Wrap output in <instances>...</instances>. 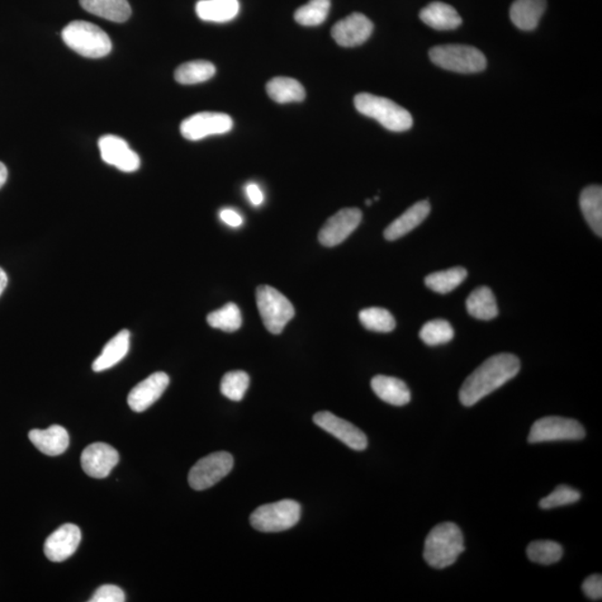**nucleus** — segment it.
<instances>
[{
    "instance_id": "nucleus-1",
    "label": "nucleus",
    "mask_w": 602,
    "mask_h": 602,
    "mask_svg": "<svg viewBox=\"0 0 602 602\" xmlns=\"http://www.w3.org/2000/svg\"><path fill=\"white\" fill-rule=\"evenodd\" d=\"M520 360L512 354H497L486 359L463 383L459 401L464 406L476 405L491 393L518 375Z\"/></svg>"
},
{
    "instance_id": "nucleus-2",
    "label": "nucleus",
    "mask_w": 602,
    "mask_h": 602,
    "mask_svg": "<svg viewBox=\"0 0 602 602\" xmlns=\"http://www.w3.org/2000/svg\"><path fill=\"white\" fill-rule=\"evenodd\" d=\"M464 550L461 529L452 523H440L425 540L424 559L434 569H445L452 566Z\"/></svg>"
},
{
    "instance_id": "nucleus-3",
    "label": "nucleus",
    "mask_w": 602,
    "mask_h": 602,
    "mask_svg": "<svg viewBox=\"0 0 602 602\" xmlns=\"http://www.w3.org/2000/svg\"><path fill=\"white\" fill-rule=\"evenodd\" d=\"M355 107L363 116L374 118L388 131L405 132L413 126V117L392 99L369 93H359L354 98Z\"/></svg>"
},
{
    "instance_id": "nucleus-4",
    "label": "nucleus",
    "mask_w": 602,
    "mask_h": 602,
    "mask_svg": "<svg viewBox=\"0 0 602 602\" xmlns=\"http://www.w3.org/2000/svg\"><path fill=\"white\" fill-rule=\"evenodd\" d=\"M61 38L69 49L88 59H101L112 51L111 38L92 23H69L61 32Z\"/></svg>"
},
{
    "instance_id": "nucleus-5",
    "label": "nucleus",
    "mask_w": 602,
    "mask_h": 602,
    "mask_svg": "<svg viewBox=\"0 0 602 602\" xmlns=\"http://www.w3.org/2000/svg\"><path fill=\"white\" fill-rule=\"evenodd\" d=\"M430 59L439 68L451 72L478 73L486 68L485 54L468 45H442L430 51Z\"/></svg>"
},
{
    "instance_id": "nucleus-6",
    "label": "nucleus",
    "mask_w": 602,
    "mask_h": 602,
    "mask_svg": "<svg viewBox=\"0 0 602 602\" xmlns=\"http://www.w3.org/2000/svg\"><path fill=\"white\" fill-rule=\"evenodd\" d=\"M301 515V505L293 500H282L259 506L250 516V523L260 533H282L295 527Z\"/></svg>"
},
{
    "instance_id": "nucleus-7",
    "label": "nucleus",
    "mask_w": 602,
    "mask_h": 602,
    "mask_svg": "<svg viewBox=\"0 0 602 602\" xmlns=\"http://www.w3.org/2000/svg\"><path fill=\"white\" fill-rule=\"evenodd\" d=\"M264 325L270 333L279 335L295 316V308L277 289L263 284L255 292Z\"/></svg>"
},
{
    "instance_id": "nucleus-8",
    "label": "nucleus",
    "mask_w": 602,
    "mask_h": 602,
    "mask_svg": "<svg viewBox=\"0 0 602 602\" xmlns=\"http://www.w3.org/2000/svg\"><path fill=\"white\" fill-rule=\"evenodd\" d=\"M586 431L579 421L560 416L542 417L530 430L528 442L531 444L556 442V440H579Z\"/></svg>"
},
{
    "instance_id": "nucleus-9",
    "label": "nucleus",
    "mask_w": 602,
    "mask_h": 602,
    "mask_svg": "<svg viewBox=\"0 0 602 602\" xmlns=\"http://www.w3.org/2000/svg\"><path fill=\"white\" fill-rule=\"evenodd\" d=\"M234 458L227 452L208 455L194 464L189 473V485L196 491H203L216 486L234 468Z\"/></svg>"
},
{
    "instance_id": "nucleus-10",
    "label": "nucleus",
    "mask_w": 602,
    "mask_h": 602,
    "mask_svg": "<svg viewBox=\"0 0 602 602\" xmlns=\"http://www.w3.org/2000/svg\"><path fill=\"white\" fill-rule=\"evenodd\" d=\"M234 126L232 118L225 113L201 112L186 118L181 123V134L184 139L199 141L207 136L226 134Z\"/></svg>"
},
{
    "instance_id": "nucleus-11",
    "label": "nucleus",
    "mask_w": 602,
    "mask_h": 602,
    "mask_svg": "<svg viewBox=\"0 0 602 602\" xmlns=\"http://www.w3.org/2000/svg\"><path fill=\"white\" fill-rule=\"evenodd\" d=\"M362 219L363 213L359 208H343L329 218L321 227L319 235L320 243L329 248L344 243L357 229Z\"/></svg>"
},
{
    "instance_id": "nucleus-12",
    "label": "nucleus",
    "mask_w": 602,
    "mask_h": 602,
    "mask_svg": "<svg viewBox=\"0 0 602 602\" xmlns=\"http://www.w3.org/2000/svg\"><path fill=\"white\" fill-rule=\"evenodd\" d=\"M314 421L317 426L338 439L346 447L355 451H364L367 448V436L357 426L330 412H320L315 414Z\"/></svg>"
},
{
    "instance_id": "nucleus-13",
    "label": "nucleus",
    "mask_w": 602,
    "mask_h": 602,
    "mask_svg": "<svg viewBox=\"0 0 602 602\" xmlns=\"http://www.w3.org/2000/svg\"><path fill=\"white\" fill-rule=\"evenodd\" d=\"M98 149L104 162L113 165L122 172L131 173L140 169V156L122 137L104 135L98 141Z\"/></svg>"
},
{
    "instance_id": "nucleus-14",
    "label": "nucleus",
    "mask_w": 602,
    "mask_h": 602,
    "mask_svg": "<svg viewBox=\"0 0 602 602\" xmlns=\"http://www.w3.org/2000/svg\"><path fill=\"white\" fill-rule=\"evenodd\" d=\"M374 25L368 17L354 13L338 23L331 30V36L339 46L355 47L364 44L371 37Z\"/></svg>"
},
{
    "instance_id": "nucleus-15",
    "label": "nucleus",
    "mask_w": 602,
    "mask_h": 602,
    "mask_svg": "<svg viewBox=\"0 0 602 602\" xmlns=\"http://www.w3.org/2000/svg\"><path fill=\"white\" fill-rule=\"evenodd\" d=\"M120 461V455L116 449L106 443L88 445L82 453L80 463L83 471L94 478H106Z\"/></svg>"
},
{
    "instance_id": "nucleus-16",
    "label": "nucleus",
    "mask_w": 602,
    "mask_h": 602,
    "mask_svg": "<svg viewBox=\"0 0 602 602\" xmlns=\"http://www.w3.org/2000/svg\"><path fill=\"white\" fill-rule=\"evenodd\" d=\"M80 540H82V533L78 525L72 523L61 525L46 539L45 556L53 562L68 560L78 550Z\"/></svg>"
},
{
    "instance_id": "nucleus-17",
    "label": "nucleus",
    "mask_w": 602,
    "mask_h": 602,
    "mask_svg": "<svg viewBox=\"0 0 602 602\" xmlns=\"http://www.w3.org/2000/svg\"><path fill=\"white\" fill-rule=\"evenodd\" d=\"M169 383L170 378L167 374L163 372L152 374L133 388L127 396V404L137 413L150 409L163 395Z\"/></svg>"
},
{
    "instance_id": "nucleus-18",
    "label": "nucleus",
    "mask_w": 602,
    "mask_h": 602,
    "mask_svg": "<svg viewBox=\"0 0 602 602\" xmlns=\"http://www.w3.org/2000/svg\"><path fill=\"white\" fill-rule=\"evenodd\" d=\"M430 212L431 205L428 200L416 202L386 227L384 236L388 241L402 238L419 227L429 217Z\"/></svg>"
},
{
    "instance_id": "nucleus-19",
    "label": "nucleus",
    "mask_w": 602,
    "mask_h": 602,
    "mask_svg": "<svg viewBox=\"0 0 602 602\" xmlns=\"http://www.w3.org/2000/svg\"><path fill=\"white\" fill-rule=\"evenodd\" d=\"M28 438L35 445L38 451L57 457L69 449V436L63 426L53 425L47 430H32Z\"/></svg>"
},
{
    "instance_id": "nucleus-20",
    "label": "nucleus",
    "mask_w": 602,
    "mask_h": 602,
    "mask_svg": "<svg viewBox=\"0 0 602 602\" xmlns=\"http://www.w3.org/2000/svg\"><path fill=\"white\" fill-rule=\"evenodd\" d=\"M421 21L436 31H453L462 25V18L451 5L431 3L420 13Z\"/></svg>"
},
{
    "instance_id": "nucleus-21",
    "label": "nucleus",
    "mask_w": 602,
    "mask_h": 602,
    "mask_svg": "<svg viewBox=\"0 0 602 602\" xmlns=\"http://www.w3.org/2000/svg\"><path fill=\"white\" fill-rule=\"evenodd\" d=\"M546 8L547 0H515L510 8V18L521 31H533Z\"/></svg>"
},
{
    "instance_id": "nucleus-22",
    "label": "nucleus",
    "mask_w": 602,
    "mask_h": 602,
    "mask_svg": "<svg viewBox=\"0 0 602 602\" xmlns=\"http://www.w3.org/2000/svg\"><path fill=\"white\" fill-rule=\"evenodd\" d=\"M372 388L382 401L391 405L404 406L411 401L410 388L396 377L377 375L372 379Z\"/></svg>"
},
{
    "instance_id": "nucleus-23",
    "label": "nucleus",
    "mask_w": 602,
    "mask_h": 602,
    "mask_svg": "<svg viewBox=\"0 0 602 602\" xmlns=\"http://www.w3.org/2000/svg\"><path fill=\"white\" fill-rule=\"evenodd\" d=\"M130 338V331L126 329L114 336L103 348L102 354L95 359L92 366L93 371L97 373L107 371V369L120 363L129 353Z\"/></svg>"
},
{
    "instance_id": "nucleus-24",
    "label": "nucleus",
    "mask_w": 602,
    "mask_h": 602,
    "mask_svg": "<svg viewBox=\"0 0 602 602\" xmlns=\"http://www.w3.org/2000/svg\"><path fill=\"white\" fill-rule=\"evenodd\" d=\"M239 11V0H200L196 5L197 15L205 22H230Z\"/></svg>"
},
{
    "instance_id": "nucleus-25",
    "label": "nucleus",
    "mask_w": 602,
    "mask_h": 602,
    "mask_svg": "<svg viewBox=\"0 0 602 602\" xmlns=\"http://www.w3.org/2000/svg\"><path fill=\"white\" fill-rule=\"evenodd\" d=\"M79 4L93 15L114 23H125L132 14L127 0H79Z\"/></svg>"
},
{
    "instance_id": "nucleus-26",
    "label": "nucleus",
    "mask_w": 602,
    "mask_h": 602,
    "mask_svg": "<svg viewBox=\"0 0 602 602\" xmlns=\"http://www.w3.org/2000/svg\"><path fill=\"white\" fill-rule=\"evenodd\" d=\"M467 310L474 319L492 320L499 314V308L490 288L478 287L467 300Z\"/></svg>"
},
{
    "instance_id": "nucleus-27",
    "label": "nucleus",
    "mask_w": 602,
    "mask_h": 602,
    "mask_svg": "<svg viewBox=\"0 0 602 602\" xmlns=\"http://www.w3.org/2000/svg\"><path fill=\"white\" fill-rule=\"evenodd\" d=\"M580 208L587 224L597 236H602V188L589 186L584 189L580 196Z\"/></svg>"
},
{
    "instance_id": "nucleus-28",
    "label": "nucleus",
    "mask_w": 602,
    "mask_h": 602,
    "mask_svg": "<svg viewBox=\"0 0 602 602\" xmlns=\"http://www.w3.org/2000/svg\"><path fill=\"white\" fill-rule=\"evenodd\" d=\"M267 93L274 102L284 104L302 102L306 97V91L298 80L291 78H274L269 80Z\"/></svg>"
},
{
    "instance_id": "nucleus-29",
    "label": "nucleus",
    "mask_w": 602,
    "mask_h": 602,
    "mask_svg": "<svg viewBox=\"0 0 602 602\" xmlns=\"http://www.w3.org/2000/svg\"><path fill=\"white\" fill-rule=\"evenodd\" d=\"M216 74V66L208 60H193L180 65L174 78L178 83L193 85L207 82Z\"/></svg>"
},
{
    "instance_id": "nucleus-30",
    "label": "nucleus",
    "mask_w": 602,
    "mask_h": 602,
    "mask_svg": "<svg viewBox=\"0 0 602 602\" xmlns=\"http://www.w3.org/2000/svg\"><path fill=\"white\" fill-rule=\"evenodd\" d=\"M468 272L462 267H455L443 272L429 274L425 278L426 287L438 293H449L466 281Z\"/></svg>"
},
{
    "instance_id": "nucleus-31",
    "label": "nucleus",
    "mask_w": 602,
    "mask_h": 602,
    "mask_svg": "<svg viewBox=\"0 0 602 602\" xmlns=\"http://www.w3.org/2000/svg\"><path fill=\"white\" fill-rule=\"evenodd\" d=\"M207 320L212 329L224 330L227 333H234L243 325V316L239 307L234 302L227 303L220 310L212 311L208 315Z\"/></svg>"
},
{
    "instance_id": "nucleus-32",
    "label": "nucleus",
    "mask_w": 602,
    "mask_h": 602,
    "mask_svg": "<svg viewBox=\"0 0 602 602\" xmlns=\"http://www.w3.org/2000/svg\"><path fill=\"white\" fill-rule=\"evenodd\" d=\"M359 320L365 329L376 333H390L395 329L394 317L384 308H366L359 312Z\"/></svg>"
},
{
    "instance_id": "nucleus-33",
    "label": "nucleus",
    "mask_w": 602,
    "mask_h": 602,
    "mask_svg": "<svg viewBox=\"0 0 602 602\" xmlns=\"http://www.w3.org/2000/svg\"><path fill=\"white\" fill-rule=\"evenodd\" d=\"M330 0H310L298 8L295 21L302 26H319L329 17Z\"/></svg>"
},
{
    "instance_id": "nucleus-34",
    "label": "nucleus",
    "mask_w": 602,
    "mask_h": 602,
    "mask_svg": "<svg viewBox=\"0 0 602 602\" xmlns=\"http://www.w3.org/2000/svg\"><path fill=\"white\" fill-rule=\"evenodd\" d=\"M527 554L531 561L549 566L558 562L563 556V549L558 542L542 540L529 544Z\"/></svg>"
},
{
    "instance_id": "nucleus-35",
    "label": "nucleus",
    "mask_w": 602,
    "mask_h": 602,
    "mask_svg": "<svg viewBox=\"0 0 602 602\" xmlns=\"http://www.w3.org/2000/svg\"><path fill=\"white\" fill-rule=\"evenodd\" d=\"M454 338V329L448 320H433L421 327L420 338L428 346H439L449 343Z\"/></svg>"
},
{
    "instance_id": "nucleus-36",
    "label": "nucleus",
    "mask_w": 602,
    "mask_h": 602,
    "mask_svg": "<svg viewBox=\"0 0 602 602\" xmlns=\"http://www.w3.org/2000/svg\"><path fill=\"white\" fill-rule=\"evenodd\" d=\"M250 378L248 374L243 371L227 373L222 378L220 390L222 395L231 401L240 402L244 400L248 391Z\"/></svg>"
},
{
    "instance_id": "nucleus-37",
    "label": "nucleus",
    "mask_w": 602,
    "mask_h": 602,
    "mask_svg": "<svg viewBox=\"0 0 602 602\" xmlns=\"http://www.w3.org/2000/svg\"><path fill=\"white\" fill-rule=\"evenodd\" d=\"M581 497L580 492L572 489L571 486H559L546 497L540 501V508L544 510L559 508V506H565L579 501Z\"/></svg>"
},
{
    "instance_id": "nucleus-38",
    "label": "nucleus",
    "mask_w": 602,
    "mask_h": 602,
    "mask_svg": "<svg viewBox=\"0 0 602 602\" xmlns=\"http://www.w3.org/2000/svg\"><path fill=\"white\" fill-rule=\"evenodd\" d=\"M89 602H123L125 601V592L114 585H104L99 587Z\"/></svg>"
},
{
    "instance_id": "nucleus-39",
    "label": "nucleus",
    "mask_w": 602,
    "mask_h": 602,
    "mask_svg": "<svg viewBox=\"0 0 602 602\" xmlns=\"http://www.w3.org/2000/svg\"><path fill=\"white\" fill-rule=\"evenodd\" d=\"M582 590L588 598L591 600H601L602 597V578L600 575H592L587 578L582 584Z\"/></svg>"
},
{
    "instance_id": "nucleus-40",
    "label": "nucleus",
    "mask_w": 602,
    "mask_h": 602,
    "mask_svg": "<svg viewBox=\"0 0 602 602\" xmlns=\"http://www.w3.org/2000/svg\"><path fill=\"white\" fill-rule=\"evenodd\" d=\"M220 219L224 221L226 225L232 227H238L243 225L244 222L243 217H241L238 212L232 210V208H224V210H221Z\"/></svg>"
},
{
    "instance_id": "nucleus-41",
    "label": "nucleus",
    "mask_w": 602,
    "mask_h": 602,
    "mask_svg": "<svg viewBox=\"0 0 602 602\" xmlns=\"http://www.w3.org/2000/svg\"><path fill=\"white\" fill-rule=\"evenodd\" d=\"M245 192L254 206H260L264 202V193L258 184L249 183L245 188Z\"/></svg>"
},
{
    "instance_id": "nucleus-42",
    "label": "nucleus",
    "mask_w": 602,
    "mask_h": 602,
    "mask_svg": "<svg viewBox=\"0 0 602 602\" xmlns=\"http://www.w3.org/2000/svg\"><path fill=\"white\" fill-rule=\"evenodd\" d=\"M8 177V171L6 165L0 162V189L4 187V184L6 183Z\"/></svg>"
},
{
    "instance_id": "nucleus-43",
    "label": "nucleus",
    "mask_w": 602,
    "mask_h": 602,
    "mask_svg": "<svg viewBox=\"0 0 602 602\" xmlns=\"http://www.w3.org/2000/svg\"><path fill=\"white\" fill-rule=\"evenodd\" d=\"M8 283V277L6 273L4 272L2 268H0V296L3 295V292H5V289H6Z\"/></svg>"
},
{
    "instance_id": "nucleus-44",
    "label": "nucleus",
    "mask_w": 602,
    "mask_h": 602,
    "mask_svg": "<svg viewBox=\"0 0 602 602\" xmlns=\"http://www.w3.org/2000/svg\"><path fill=\"white\" fill-rule=\"evenodd\" d=\"M372 202H373L372 200H367V201H366V205H367V206H372Z\"/></svg>"
}]
</instances>
